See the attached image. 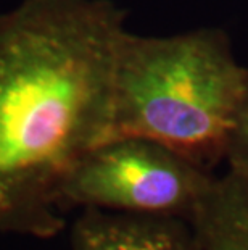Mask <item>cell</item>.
Masks as SVG:
<instances>
[{
  "label": "cell",
  "instance_id": "8992f818",
  "mask_svg": "<svg viewBox=\"0 0 248 250\" xmlns=\"http://www.w3.org/2000/svg\"><path fill=\"white\" fill-rule=\"evenodd\" d=\"M224 162L228 163V176L239 186L248 199V74L239 111L228 142Z\"/></svg>",
  "mask_w": 248,
  "mask_h": 250
},
{
  "label": "cell",
  "instance_id": "3957f363",
  "mask_svg": "<svg viewBox=\"0 0 248 250\" xmlns=\"http://www.w3.org/2000/svg\"><path fill=\"white\" fill-rule=\"evenodd\" d=\"M216 176L160 142L118 136L98 144L73 169L63 210L97 208L191 223Z\"/></svg>",
  "mask_w": 248,
  "mask_h": 250
},
{
  "label": "cell",
  "instance_id": "277c9868",
  "mask_svg": "<svg viewBox=\"0 0 248 250\" xmlns=\"http://www.w3.org/2000/svg\"><path fill=\"white\" fill-rule=\"evenodd\" d=\"M73 250H202L181 218L84 208L71 231Z\"/></svg>",
  "mask_w": 248,
  "mask_h": 250
},
{
  "label": "cell",
  "instance_id": "6da1fadb",
  "mask_svg": "<svg viewBox=\"0 0 248 250\" xmlns=\"http://www.w3.org/2000/svg\"><path fill=\"white\" fill-rule=\"evenodd\" d=\"M124 23L112 0L0 12V234L50 239L65 228V183L113 132Z\"/></svg>",
  "mask_w": 248,
  "mask_h": 250
},
{
  "label": "cell",
  "instance_id": "5b68a950",
  "mask_svg": "<svg viewBox=\"0 0 248 250\" xmlns=\"http://www.w3.org/2000/svg\"><path fill=\"white\" fill-rule=\"evenodd\" d=\"M202 250H248V199L228 174L214 179L191 220Z\"/></svg>",
  "mask_w": 248,
  "mask_h": 250
},
{
  "label": "cell",
  "instance_id": "7a4b0ae2",
  "mask_svg": "<svg viewBox=\"0 0 248 250\" xmlns=\"http://www.w3.org/2000/svg\"><path fill=\"white\" fill-rule=\"evenodd\" d=\"M247 74L219 28L163 37L128 31L116 60L112 137L160 142L211 171L226 157Z\"/></svg>",
  "mask_w": 248,
  "mask_h": 250
}]
</instances>
